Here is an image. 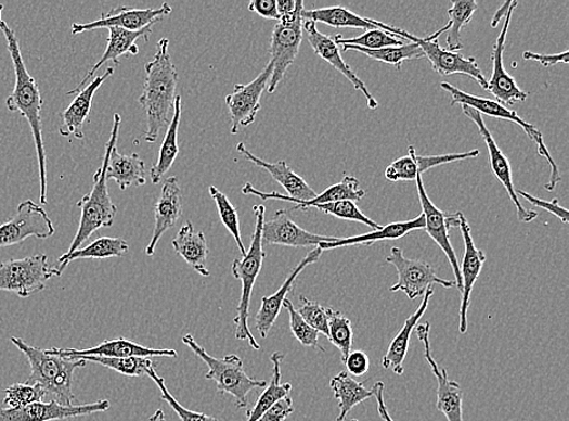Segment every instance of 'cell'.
<instances>
[{"mask_svg":"<svg viewBox=\"0 0 569 421\" xmlns=\"http://www.w3.org/2000/svg\"><path fill=\"white\" fill-rule=\"evenodd\" d=\"M283 309L288 311L290 331L297 341L303 346L319 348L320 352L324 353V348L319 342L320 333L302 320L289 299L284 301Z\"/></svg>","mask_w":569,"mask_h":421,"instance_id":"48","label":"cell"},{"mask_svg":"<svg viewBox=\"0 0 569 421\" xmlns=\"http://www.w3.org/2000/svg\"><path fill=\"white\" fill-rule=\"evenodd\" d=\"M171 7L163 3L159 8L139 9L133 7H117L111 9L108 13L88 24H74L73 35H80L99 28L117 27L130 33H138L151 25H156L161 17L171 13Z\"/></svg>","mask_w":569,"mask_h":421,"instance_id":"18","label":"cell"},{"mask_svg":"<svg viewBox=\"0 0 569 421\" xmlns=\"http://www.w3.org/2000/svg\"><path fill=\"white\" fill-rule=\"evenodd\" d=\"M338 240L301 229L290 219L288 210L284 209L274 213L273 217L262 226V244L267 245L305 248V246H319L321 243H333Z\"/></svg>","mask_w":569,"mask_h":421,"instance_id":"21","label":"cell"},{"mask_svg":"<svg viewBox=\"0 0 569 421\" xmlns=\"http://www.w3.org/2000/svg\"><path fill=\"white\" fill-rule=\"evenodd\" d=\"M148 421H166V414L161 409H158L157 412L148 419Z\"/></svg>","mask_w":569,"mask_h":421,"instance_id":"59","label":"cell"},{"mask_svg":"<svg viewBox=\"0 0 569 421\" xmlns=\"http://www.w3.org/2000/svg\"><path fill=\"white\" fill-rule=\"evenodd\" d=\"M50 353L67 358L81 356H100V357H177L178 354L172 348H151L142 346L126 337H117L114 341H105L94 347L89 348H50Z\"/></svg>","mask_w":569,"mask_h":421,"instance_id":"25","label":"cell"},{"mask_svg":"<svg viewBox=\"0 0 569 421\" xmlns=\"http://www.w3.org/2000/svg\"><path fill=\"white\" fill-rule=\"evenodd\" d=\"M297 311L302 317V320L312 327L314 331L328 337V315L325 307L301 295L300 306Z\"/></svg>","mask_w":569,"mask_h":421,"instance_id":"50","label":"cell"},{"mask_svg":"<svg viewBox=\"0 0 569 421\" xmlns=\"http://www.w3.org/2000/svg\"><path fill=\"white\" fill-rule=\"evenodd\" d=\"M254 215H256V231L251 235V242L248 252L242 259L233 260L231 265L232 276L241 281L242 293L237 306V315L233 318L236 327L237 341H246L254 348L260 350V345L253 336L249 330L250 301L254 285L261 272L263 261L267 259V253L262 244V226L266 222V205H254Z\"/></svg>","mask_w":569,"mask_h":421,"instance_id":"5","label":"cell"},{"mask_svg":"<svg viewBox=\"0 0 569 421\" xmlns=\"http://www.w3.org/2000/svg\"><path fill=\"white\" fill-rule=\"evenodd\" d=\"M351 421H359V420L352 419Z\"/></svg>","mask_w":569,"mask_h":421,"instance_id":"61","label":"cell"},{"mask_svg":"<svg viewBox=\"0 0 569 421\" xmlns=\"http://www.w3.org/2000/svg\"><path fill=\"white\" fill-rule=\"evenodd\" d=\"M109 400L101 399L94 404L63 406L52 399L50 403H36L24 408H0V421H56L106 412Z\"/></svg>","mask_w":569,"mask_h":421,"instance_id":"20","label":"cell"},{"mask_svg":"<svg viewBox=\"0 0 569 421\" xmlns=\"http://www.w3.org/2000/svg\"><path fill=\"white\" fill-rule=\"evenodd\" d=\"M152 380H154L155 384L159 388L161 399L166 400V403L174 409V412L178 414L181 421H219L216 417H210L207 414L193 412V410H190L185 408L184 406H181L178 403V399L172 396L166 385L165 379L159 377L156 372L155 368H152L151 371L147 374Z\"/></svg>","mask_w":569,"mask_h":421,"instance_id":"49","label":"cell"},{"mask_svg":"<svg viewBox=\"0 0 569 421\" xmlns=\"http://www.w3.org/2000/svg\"><path fill=\"white\" fill-rule=\"evenodd\" d=\"M302 30H305V34H307L309 43L314 53H316L324 61H327V63L332 65L333 68L340 72L345 78L350 80L354 89L360 90L365 100H367V104L371 110L378 109V101L373 98L368 88L365 87L363 81L358 75L354 74L351 67L345 63L340 53V48L337 43H335L334 37L321 34L316 24L312 22H302Z\"/></svg>","mask_w":569,"mask_h":421,"instance_id":"23","label":"cell"},{"mask_svg":"<svg viewBox=\"0 0 569 421\" xmlns=\"http://www.w3.org/2000/svg\"><path fill=\"white\" fill-rule=\"evenodd\" d=\"M145 71L144 91L139 98V104L145 109L147 118V130L142 139L154 143L168 125L178 97L179 76L169 54V39L159 40L154 60L146 64Z\"/></svg>","mask_w":569,"mask_h":421,"instance_id":"2","label":"cell"},{"mask_svg":"<svg viewBox=\"0 0 569 421\" xmlns=\"http://www.w3.org/2000/svg\"><path fill=\"white\" fill-rule=\"evenodd\" d=\"M516 192H517L518 197L525 199L527 202H530L531 204H533L534 207L542 208L555 215V217L557 219H560L564 224H568V215H569L568 210L561 207L560 203H558V200L555 199L548 202V201L535 199L534 196H532V194L527 193L526 191H522V190H516Z\"/></svg>","mask_w":569,"mask_h":421,"instance_id":"51","label":"cell"},{"mask_svg":"<svg viewBox=\"0 0 569 421\" xmlns=\"http://www.w3.org/2000/svg\"><path fill=\"white\" fill-rule=\"evenodd\" d=\"M303 9V3L297 0L296 10L287 16H282L273 28L270 44L272 76L268 87L270 94L277 89L299 54L303 34L301 17Z\"/></svg>","mask_w":569,"mask_h":421,"instance_id":"9","label":"cell"},{"mask_svg":"<svg viewBox=\"0 0 569 421\" xmlns=\"http://www.w3.org/2000/svg\"><path fill=\"white\" fill-rule=\"evenodd\" d=\"M248 9L263 18L280 20L277 0H253Z\"/></svg>","mask_w":569,"mask_h":421,"instance_id":"54","label":"cell"},{"mask_svg":"<svg viewBox=\"0 0 569 421\" xmlns=\"http://www.w3.org/2000/svg\"><path fill=\"white\" fill-rule=\"evenodd\" d=\"M297 0H277V10L280 18L282 16H287L296 10Z\"/></svg>","mask_w":569,"mask_h":421,"instance_id":"57","label":"cell"},{"mask_svg":"<svg viewBox=\"0 0 569 421\" xmlns=\"http://www.w3.org/2000/svg\"><path fill=\"white\" fill-rule=\"evenodd\" d=\"M0 29L3 30L8 51L13 60L15 71V87L12 94L7 99L5 104L9 111L17 112L26 118L30 131H33L39 166L40 204H47V155L42 132V115H40L43 109V99L40 95L36 79L29 75L25 65L14 29L10 28L5 22L0 24Z\"/></svg>","mask_w":569,"mask_h":421,"instance_id":"1","label":"cell"},{"mask_svg":"<svg viewBox=\"0 0 569 421\" xmlns=\"http://www.w3.org/2000/svg\"><path fill=\"white\" fill-rule=\"evenodd\" d=\"M416 191L423 209L425 218V231L430 238L439 244L442 252L449 258L452 266V270L455 276V286L462 290V275L461 264L456 258L453 245L450 240V231L455 228H460L458 213H445L437 208L432 201L429 199L428 193L424 188L422 176L416 177Z\"/></svg>","mask_w":569,"mask_h":421,"instance_id":"14","label":"cell"},{"mask_svg":"<svg viewBox=\"0 0 569 421\" xmlns=\"http://www.w3.org/2000/svg\"><path fill=\"white\" fill-rule=\"evenodd\" d=\"M341 48L345 53L351 50L358 51V53L380 61V63L386 65L395 66L398 69L402 68V65L406 60L424 58L422 49L412 42H406L400 47H389L379 50H368L353 46H342Z\"/></svg>","mask_w":569,"mask_h":421,"instance_id":"40","label":"cell"},{"mask_svg":"<svg viewBox=\"0 0 569 421\" xmlns=\"http://www.w3.org/2000/svg\"><path fill=\"white\" fill-rule=\"evenodd\" d=\"M430 322H425L416 327V334L424 346V357L431 367V371L437 379V410L449 421L463 420V390L460 383L454 382L449 377L444 368H440L431 354Z\"/></svg>","mask_w":569,"mask_h":421,"instance_id":"17","label":"cell"},{"mask_svg":"<svg viewBox=\"0 0 569 421\" xmlns=\"http://www.w3.org/2000/svg\"><path fill=\"white\" fill-rule=\"evenodd\" d=\"M3 405L9 409L24 408L36 403H42L47 396L44 388L39 385L14 384L4 390Z\"/></svg>","mask_w":569,"mask_h":421,"instance_id":"47","label":"cell"},{"mask_svg":"<svg viewBox=\"0 0 569 421\" xmlns=\"http://www.w3.org/2000/svg\"><path fill=\"white\" fill-rule=\"evenodd\" d=\"M385 261L393 265L399 273V281L391 286L390 292H403L411 301L423 296L434 284L442 285L443 289L455 286L454 281L443 280L437 276L430 264L405 258L402 250L398 246H393L391 254Z\"/></svg>","mask_w":569,"mask_h":421,"instance_id":"13","label":"cell"},{"mask_svg":"<svg viewBox=\"0 0 569 421\" xmlns=\"http://www.w3.org/2000/svg\"><path fill=\"white\" fill-rule=\"evenodd\" d=\"M272 76V64L269 63L261 74L248 85H236L227 97V105L231 117V133L236 136L241 129L256 122L261 109V97L268 90Z\"/></svg>","mask_w":569,"mask_h":421,"instance_id":"16","label":"cell"},{"mask_svg":"<svg viewBox=\"0 0 569 421\" xmlns=\"http://www.w3.org/2000/svg\"><path fill=\"white\" fill-rule=\"evenodd\" d=\"M237 151L241 155L253 164H256V167L266 169L273 180H276L281 187L287 191L288 194H282L280 192H262L260 190L254 189L251 183H246L242 188V193L249 196L259 197L262 201L277 200L284 202H308L318 196V193L310 187V184L305 181L296 171H294L286 161H279L276 163H270L259 158L254 155L243 142H240L237 145Z\"/></svg>","mask_w":569,"mask_h":421,"instance_id":"11","label":"cell"},{"mask_svg":"<svg viewBox=\"0 0 569 421\" xmlns=\"http://www.w3.org/2000/svg\"><path fill=\"white\" fill-rule=\"evenodd\" d=\"M327 315L329 328L328 339L331 343L340 352L342 363H345L352 350L353 344V330L351 321L340 311H335L333 309H327Z\"/></svg>","mask_w":569,"mask_h":421,"instance_id":"43","label":"cell"},{"mask_svg":"<svg viewBox=\"0 0 569 421\" xmlns=\"http://www.w3.org/2000/svg\"><path fill=\"white\" fill-rule=\"evenodd\" d=\"M384 390L385 385L382 382L375 383L372 387L373 397L377 399L378 413L384 421H395L389 413L388 407H386Z\"/></svg>","mask_w":569,"mask_h":421,"instance_id":"56","label":"cell"},{"mask_svg":"<svg viewBox=\"0 0 569 421\" xmlns=\"http://www.w3.org/2000/svg\"><path fill=\"white\" fill-rule=\"evenodd\" d=\"M181 120V97H177L174 112H172V117L169 123V127L165 137V140L161 142V146L158 153V161L150 171V178L152 183L158 184L163 177L169 171L174 164L179 155V145H178V133L179 126Z\"/></svg>","mask_w":569,"mask_h":421,"instance_id":"36","label":"cell"},{"mask_svg":"<svg viewBox=\"0 0 569 421\" xmlns=\"http://www.w3.org/2000/svg\"><path fill=\"white\" fill-rule=\"evenodd\" d=\"M365 196V191L361 189L360 181L353 177H344V179L324 190L311 201L294 202V210H309L320 204H327L340 201L360 202Z\"/></svg>","mask_w":569,"mask_h":421,"instance_id":"39","label":"cell"},{"mask_svg":"<svg viewBox=\"0 0 569 421\" xmlns=\"http://www.w3.org/2000/svg\"><path fill=\"white\" fill-rule=\"evenodd\" d=\"M3 10H4V5L0 4V24H2V22H3V20H2Z\"/></svg>","mask_w":569,"mask_h":421,"instance_id":"60","label":"cell"},{"mask_svg":"<svg viewBox=\"0 0 569 421\" xmlns=\"http://www.w3.org/2000/svg\"><path fill=\"white\" fill-rule=\"evenodd\" d=\"M114 74L115 67H108L103 76L93 78L86 88L77 92L75 100L61 113V117H63V126L59 129L61 137H75L79 140L85 138L83 128L89 120L95 92L105 84V80L114 76Z\"/></svg>","mask_w":569,"mask_h":421,"instance_id":"27","label":"cell"},{"mask_svg":"<svg viewBox=\"0 0 569 421\" xmlns=\"http://www.w3.org/2000/svg\"><path fill=\"white\" fill-rule=\"evenodd\" d=\"M209 194L212 201L216 202L223 226L232 234L233 240L236 241L242 256L246 255V246H244L241 235L238 212L235 205L231 203L225 193L221 192L216 187L209 188Z\"/></svg>","mask_w":569,"mask_h":421,"instance_id":"44","label":"cell"},{"mask_svg":"<svg viewBox=\"0 0 569 421\" xmlns=\"http://www.w3.org/2000/svg\"><path fill=\"white\" fill-rule=\"evenodd\" d=\"M301 17L302 22H312L314 24L321 23L334 28H362L368 30L378 28L373 24L372 18L361 17L342 7H329L314 10L303 9Z\"/></svg>","mask_w":569,"mask_h":421,"instance_id":"35","label":"cell"},{"mask_svg":"<svg viewBox=\"0 0 569 421\" xmlns=\"http://www.w3.org/2000/svg\"><path fill=\"white\" fill-rule=\"evenodd\" d=\"M182 343L189 346L193 354L205 362L209 371L207 380L216 382L219 395H231L238 409H246L249 405V394L254 388L268 386L266 380L250 378L244 369L243 361L237 355L217 358L209 355L191 334L182 336Z\"/></svg>","mask_w":569,"mask_h":421,"instance_id":"6","label":"cell"},{"mask_svg":"<svg viewBox=\"0 0 569 421\" xmlns=\"http://www.w3.org/2000/svg\"><path fill=\"white\" fill-rule=\"evenodd\" d=\"M462 109L464 115L471 119L477 128H479L480 136L482 137L488 150V155H490L491 169L494 174V177L500 180L507 194H509L510 200L514 202L518 220L521 222L534 221L538 218V213L526 209L521 204L520 199H518L516 189L514 187L512 164L504 155L500 146H497V143L495 142L490 129H488L486 126L481 113L465 105H462Z\"/></svg>","mask_w":569,"mask_h":421,"instance_id":"15","label":"cell"},{"mask_svg":"<svg viewBox=\"0 0 569 421\" xmlns=\"http://www.w3.org/2000/svg\"><path fill=\"white\" fill-rule=\"evenodd\" d=\"M57 276L46 254L0 263V291L22 297L43 292L47 282Z\"/></svg>","mask_w":569,"mask_h":421,"instance_id":"10","label":"cell"},{"mask_svg":"<svg viewBox=\"0 0 569 421\" xmlns=\"http://www.w3.org/2000/svg\"><path fill=\"white\" fill-rule=\"evenodd\" d=\"M458 218L464 240V255L460 266L462 275L460 332L465 334L467 332V311H469L471 293L477 279L481 275L486 255L482 251L476 248L469 221L466 220L464 214L458 213Z\"/></svg>","mask_w":569,"mask_h":421,"instance_id":"22","label":"cell"},{"mask_svg":"<svg viewBox=\"0 0 569 421\" xmlns=\"http://www.w3.org/2000/svg\"><path fill=\"white\" fill-rule=\"evenodd\" d=\"M441 88L444 91L450 92L452 97V105L469 106L477 112H480L482 116L486 115L497 119L509 120L515 123L518 127H521L527 133V137L535 143L538 155L545 158L547 163L551 164V180L545 184V190L552 192L556 189L557 183L561 182L562 178L560 176V170H558L556 162L545 145L542 131L538 130L533 125H530V123L518 116L516 111L505 107L495 100L467 94V92L447 84V81H442Z\"/></svg>","mask_w":569,"mask_h":421,"instance_id":"7","label":"cell"},{"mask_svg":"<svg viewBox=\"0 0 569 421\" xmlns=\"http://www.w3.org/2000/svg\"><path fill=\"white\" fill-rule=\"evenodd\" d=\"M121 117L116 113L114 127L111 130V137L106 143V151L101 166L94 176L93 189L77 203L80 209V220L77 233L73 243H70L67 254L74 253L80 248L100 229L111 228L114 225L118 212L116 204L112 202L107 188V168L111 151L117 146L118 132Z\"/></svg>","mask_w":569,"mask_h":421,"instance_id":"4","label":"cell"},{"mask_svg":"<svg viewBox=\"0 0 569 421\" xmlns=\"http://www.w3.org/2000/svg\"><path fill=\"white\" fill-rule=\"evenodd\" d=\"M322 254L323 251L320 248V246L311 251L299 263L296 269L290 272V275L287 277V280L284 281L281 289L276 293L262 297L261 306L256 317V327L262 339H267L269 336L273 324L276 323L281 310L283 309V303L287 299V295L293 290L294 283H296L299 275L305 269H307L309 265L318 263Z\"/></svg>","mask_w":569,"mask_h":421,"instance_id":"26","label":"cell"},{"mask_svg":"<svg viewBox=\"0 0 569 421\" xmlns=\"http://www.w3.org/2000/svg\"><path fill=\"white\" fill-rule=\"evenodd\" d=\"M10 342L28 359L30 375L27 384L42 386L47 395L52 396L60 405H75L74 375L76 369L86 367L87 362L83 359L54 355L43 348L28 345L24 339L17 336L10 337Z\"/></svg>","mask_w":569,"mask_h":421,"instance_id":"3","label":"cell"},{"mask_svg":"<svg viewBox=\"0 0 569 421\" xmlns=\"http://www.w3.org/2000/svg\"><path fill=\"white\" fill-rule=\"evenodd\" d=\"M155 25H151L144 29L138 30V33H130V30L111 27L109 37L107 39V47L103 58L91 67L80 84L74 90L67 92V95L77 94L81 89L86 88L88 81L93 79L99 68L103 67L108 61H114L115 65H119V58L125 55H138L139 48L137 42L140 38H144L145 42H148V38L152 35V28Z\"/></svg>","mask_w":569,"mask_h":421,"instance_id":"28","label":"cell"},{"mask_svg":"<svg viewBox=\"0 0 569 421\" xmlns=\"http://www.w3.org/2000/svg\"><path fill=\"white\" fill-rule=\"evenodd\" d=\"M480 156L479 150H473L461 153H447L439 156H418L414 146L409 148V156L393 161L385 169V178L389 181H414L416 177L423 176L424 173L444 164L461 162Z\"/></svg>","mask_w":569,"mask_h":421,"instance_id":"24","label":"cell"},{"mask_svg":"<svg viewBox=\"0 0 569 421\" xmlns=\"http://www.w3.org/2000/svg\"><path fill=\"white\" fill-rule=\"evenodd\" d=\"M55 233L47 212L34 201L18 204L13 219L0 224V248L23 243L29 238L47 240Z\"/></svg>","mask_w":569,"mask_h":421,"instance_id":"12","label":"cell"},{"mask_svg":"<svg viewBox=\"0 0 569 421\" xmlns=\"http://www.w3.org/2000/svg\"><path fill=\"white\" fill-rule=\"evenodd\" d=\"M424 229L425 218L422 214L418 218L409 221L391 222L384 226V228L377 231L354 235V238L339 239L338 241H335L333 243H321L319 246L324 252L342 248V246L372 245L380 241L400 240L404 238V235L413 231H421Z\"/></svg>","mask_w":569,"mask_h":421,"instance_id":"32","label":"cell"},{"mask_svg":"<svg viewBox=\"0 0 569 421\" xmlns=\"http://www.w3.org/2000/svg\"><path fill=\"white\" fill-rule=\"evenodd\" d=\"M334 39L335 43H337L339 47L353 46L368 50H379L389 47H400L403 46L404 42H409V40L396 37L380 28L367 30V33L355 38L344 39L340 35H338L335 36Z\"/></svg>","mask_w":569,"mask_h":421,"instance_id":"45","label":"cell"},{"mask_svg":"<svg viewBox=\"0 0 569 421\" xmlns=\"http://www.w3.org/2000/svg\"><path fill=\"white\" fill-rule=\"evenodd\" d=\"M523 59L536 61V63H540L544 67H553L561 63L567 65L568 64V50H565L564 53L555 54V55L536 54V53H532V51H525Z\"/></svg>","mask_w":569,"mask_h":421,"instance_id":"55","label":"cell"},{"mask_svg":"<svg viewBox=\"0 0 569 421\" xmlns=\"http://www.w3.org/2000/svg\"><path fill=\"white\" fill-rule=\"evenodd\" d=\"M512 5H513V2H506L500 8V10H497V12L493 16V20H492V23H491V26L493 28L497 27V25H500L502 23V20L505 18V16H506L507 12H509V9L512 8Z\"/></svg>","mask_w":569,"mask_h":421,"instance_id":"58","label":"cell"},{"mask_svg":"<svg viewBox=\"0 0 569 421\" xmlns=\"http://www.w3.org/2000/svg\"><path fill=\"white\" fill-rule=\"evenodd\" d=\"M128 252L129 244L127 241L114 238H100L88 244L86 248H79L74 253H65L63 256H60L55 270L57 276H61L66 270V267L76 260L119 258V256H124Z\"/></svg>","mask_w":569,"mask_h":421,"instance_id":"34","label":"cell"},{"mask_svg":"<svg viewBox=\"0 0 569 421\" xmlns=\"http://www.w3.org/2000/svg\"><path fill=\"white\" fill-rule=\"evenodd\" d=\"M182 215V197L179 180L177 177H170L163 184L160 196L155 207V230L152 234L151 242L146 248V255L155 254L156 246L165 234L171 228H174Z\"/></svg>","mask_w":569,"mask_h":421,"instance_id":"29","label":"cell"},{"mask_svg":"<svg viewBox=\"0 0 569 421\" xmlns=\"http://www.w3.org/2000/svg\"><path fill=\"white\" fill-rule=\"evenodd\" d=\"M331 388L334 397L339 400L340 414L337 421H345L355 406L373 397L372 390L355 382L347 371L331 380Z\"/></svg>","mask_w":569,"mask_h":421,"instance_id":"37","label":"cell"},{"mask_svg":"<svg viewBox=\"0 0 569 421\" xmlns=\"http://www.w3.org/2000/svg\"><path fill=\"white\" fill-rule=\"evenodd\" d=\"M475 0H454L452 8L449 9L450 23L449 36H447V46L449 50L456 53L464 48L461 39L462 29L471 22V17L477 10Z\"/></svg>","mask_w":569,"mask_h":421,"instance_id":"41","label":"cell"},{"mask_svg":"<svg viewBox=\"0 0 569 421\" xmlns=\"http://www.w3.org/2000/svg\"><path fill=\"white\" fill-rule=\"evenodd\" d=\"M344 365L347 366L349 374L363 377L370 372L371 359L364 352H351Z\"/></svg>","mask_w":569,"mask_h":421,"instance_id":"53","label":"cell"},{"mask_svg":"<svg viewBox=\"0 0 569 421\" xmlns=\"http://www.w3.org/2000/svg\"><path fill=\"white\" fill-rule=\"evenodd\" d=\"M314 208L324 214L332 215V217L340 220H348L367 225L374 231L380 230L383 228L382 225L373 221L367 217V215L363 214V212L358 207V204H355V202L352 201H340L327 204H320L316 205V207Z\"/></svg>","mask_w":569,"mask_h":421,"instance_id":"46","label":"cell"},{"mask_svg":"<svg viewBox=\"0 0 569 421\" xmlns=\"http://www.w3.org/2000/svg\"><path fill=\"white\" fill-rule=\"evenodd\" d=\"M83 359L86 362H93L112 369L121 375L127 377H142L147 375L152 368H155L154 362L147 357H100V356H81L76 357Z\"/></svg>","mask_w":569,"mask_h":421,"instance_id":"42","label":"cell"},{"mask_svg":"<svg viewBox=\"0 0 569 421\" xmlns=\"http://www.w3.org/2000/svg\"><path fill=\"white\" fill-rule=\"evenodd\" d=\"M372 22L378 28L386 30V33L418 46L424 56L430 61L432 69L436 71L437 74L444 77L464 75L475 79L484 90L487 89L488 80L484 78L475 58H465L460 53H453V51L449 49L441 48L439 39L415 37L404 29L375 22L373 18Z\"/></svg>","mask_w":569,"mask_h":421,"instance_id":"8","label":"cell"},{"mask_svg":"<svg viewBox=\"0 0 569 421\" xmlns=\"http://www.w3.org/2000/svg\"><path fill=\"white\" fill-rule=\"evenodd\" d=\"M518 2H513L509 12H507L504 18L503 29L500 36H497L492 50L493 61V74L490 81H487V91L495 98L496 102L510 107L517 104V102H523L528 98V92L517 86L515 79L507 74L504 67V50L506 43V36L509 33L514 10L517 8Z\"/></svg>","mask_w":569,"mask_h":421,"instance_id":"19","label":"cell"},{"mask_svg":"<svg viewBox=\"0 0 569 421\" xmlns=\"http://www.w3.org/2000/svg\"><path fill=\"white\" fill-rule=\"evenodd\" d=\"M284 355L274 353L271 355L272 378L270 384L259 396L256 406L247 410V421H259L268 410L277 403L279 399L289 396L292 385L289 383L281 384V366Z\"/></svg>","mask_w":569,"mask_h":421,"instance_id":"38","label":"cell"},{"mask_svg":"<svg viewBox=\"0 0 569 421\" xmlns=\"http://www.w3.org/2000/svg\"><path fill=\"white\" fill-rule=\"evenodd\" d=\"M107 180H115L121 191L131 187H144L147 181L145 162L138 153L120 155L115 146L111 151Z\"/></svg>","mask_w":569,"mask_h":421,"instance_id":"33","label":"cell"},{"mask_svg":"<svg viewBox=\"0 0 569 421\" xmlns=\"http://www.w3.org/2000/svg\"><path fill=\"white\" fill-rule=\"evenodd\" d=\"M434 292V285L429 286L428 291L423 295L424 299L418 307V310L414 311L413 315L406 318L400 333L392 339L388 353L382 358V366L384 369H391V371L398 375L403 374V363L406 354H409L410 350L412 333L425 312L428 311Z\"/></svg>","mask_w":569,"mask_h":421,"instance_id":"30","label":"cell"},{"mask_svg":"<svg viewBox=\"0 0 569 421\" xmlns=\"http://www.w3.org/2000/svg\"><path fill=\"white\" fill-rule=\"evenodd\" d=\"M293 413V399L286 396L279 399L259 421H286Z\"/></svg>","mask_w":569,"mask_h":421,"instance_id":"52","label":"cell"},{"mask_svg":"<svg viewBox=\"0 0 569 421\" xmlns=\"http://www.w3.org/2000/svg\"><path fill=\"white\" fill-rule=\"evenodd\" d=\"M171 244L193 270L203 277L210 275L207 267L209 248L206 235L202 231H196L190 220L182 226Z\"/></svg>","mask_w":569,"mask_h":421,"instance_id":"31","label":"cell"}]
</instances>
